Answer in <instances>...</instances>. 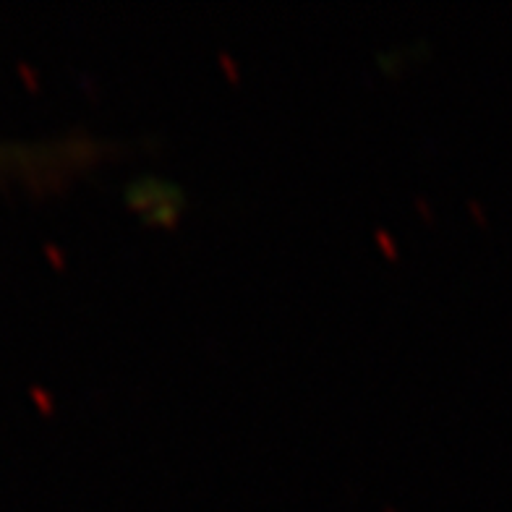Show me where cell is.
I'll list each match as a JSON object with an SVG mask.
<instances>
[{
    "mask_svg": "<svg viewBox=\"0 0 512 512\" xmlns=\"http://www.w3.org/2000/svg\"><path fill=\"white\" fill-rule=\"evenodd\" d=\"M58 149H19V147H0V170H32V160H45L53 157Z\"/></svg>",
    "mask_w": 512,
    "mask_h": 512,
    "instance_id": "obj_1",
    "label": "cell"
}]
</instances>
